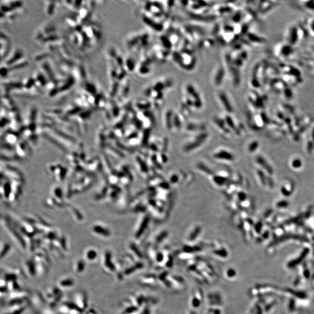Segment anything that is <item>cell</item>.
<instances>
[{
    "mask_svg": "<svg viewBox=\"0 0 314 314\" xmlns=\"http://www.w3.org/2000/svg\"><path fill=\"white\" fill-rule=\"evenodd\" d=\"M185 96L191 101L193 108L200 109L202 106V101L199 91L191 83H188L185 88Z\"/></svg>",
    "mask_w": 314,
    "mask_h": 314,
    "instance_id": "1",
    "label": "cell"
},
{
    "mask_svg": "<svg viewBox=\"0 0 314 314\" xmlns=\"http://www.w3.org/2000/svg\"><path fill=\"white\" fill-rule=\"evenodd\" d=\"M217 99L221 107L228 113H232L233 107L228 96L224 91H219L217 94Z\"/></svg>",
    "mask_w": 314,
    "mask_h": 314,
    "instance_id": "2",
    "label": "cell"
},
{
    "mask_svg": "<svg viewBox=\"0 0 314 314\" xmlns=\"http://www.w3.org/2000/svg\"><path fill=\"white\" fill-rule=\"evenodd\" d=\"M226 71L223 65H219L215 69L213 76V83L215 86L219 87L222 85Z\"/></svg>",
    "mask_w": 314,
    "mask_h": 314,
    "instance_id": "3",
    "label": "cell"
},
{
    "mask_svg": "<svg viewBox=\"0 0 314 314\" xmlns=\"http://www.w3.org/2000/svg\"><path fill=\"white\" fill-rule=\"evenodd\" d=\"M3 169L4 172L3 174L8 177L11 178L13 180L18 181L20 182L22 180V176L19 174V172L17 171L16 169L13 168L11 166H5Z\"/></svg>",
    "mask_w": 314,
    "mask_h": 314,
    "instance_id": "4",
    "label": "cell"
},
{
    "mask_svg": "<svg viewBox=\"0 0 314 314\" xmlns=\"http://www.w3.org/2000/svg\"><path fill=\"white\" fill-rule=\"evenodd\" d=\"M207 137V135L205 133H202L200 135H199V136L196 138V141L189 144L185 147V150L187 151H191L193 150L194 149L200 146L202 144V143H203L204 140L206 139Z\"/></svg>",
    "mask_w": 314,
    "mask_h": 314,
    "instance_id": "5",
    "label": "cell"
},
{
    "mask_svg": "<svg viewBox=\"0 0 314 314\" xmlns=\"http://www.w3.org/2000/svg\"><path fill=\"white\" fill-rule=\"evenodd\" d=\"M173 116H174V112L169 109H168L166 110L164 114V118H165V123L166 126L168 129H171L173 126Z\"/></svg>",
    "mask_w": 314,
    "mask_h": 314,
    "instance_id": "6",
    "label": "cell"
},
{
    "mask_svg": "<svg viewBox=\"0 0 314 314\" xmlns=\"http://www.w3.org/2000/svg\"><path fill=\"white\" fill-rule=\"evenodd\" d=\"M5 141L7 143V144L9 146H13V145H16V143L18 140V136L16 135V133L13 132H10L7 133L5 136Z\"/></svg>",
    "mask_w": 314,
    "mask_h": 314,
    "instance_id": "7",
    "label": "cell"
},
{
    "mask_svg": "<svg viewBox=\"0 0 314 314\" xmlns=\"http://www.w3.org/2000/svg\"><path fill=\"white\" fill-rule=\"evenodd\" d=\"M215 157L218 159L227 161H232L233 160V156L230 153L225 151H219L215 155Z\"/></svg>",
    "mask_w": 314,
    "mask_h": 314,
    "instance_id": "8",
    "label": "cell"
},
{
    "mask_svg": "<svg viewBox=\"0 0 314 314\" xmlns=\"http://www.w3.org/2000/svg\"><path fill=\"white\" fill-rule=\"evenodd\" d=\"M257 161L258 163H260V165L261 166L264 167V169H266L268 172H269V174H272L273 173V171L272 170V168H271V166L268 163H266V162L265 161V160L263 157H258L257 158Z\"/></svg>",
    "mask_w": 314,
    "mask_h": 314,
    "instance_id": "9",
    "label": "cell"
},
{
    "mask_svg": "<svg viewBox=\"0 0 314 314\" xmlns=\"http://www.w3.org/2000/svg\"><path fill=\"white\" fill-rule=\"evenodd\" d=\"M298 40V31L296 27H293L290 32V43L291 44H295Z\"/></svg>",
    "mask_w": 314,
    "mask_h": 314,
    "instance_id": "10",
    "label": "cell"
},
{
    "mask_svg": "<svg viewBox=\"0 0 314 314\" xmlns=\"http://www.w3.org/2000/svg\"><path fill=\"white\" fill-rule=\"evenodd\" d=\"M248 37H249V39L250 41H252V43H264L265 42V39H264V38H261L257 35H255L254 34H251V33H249L248 35Z\"/></svg>",
    "mask_w": 314,
    "mask_h": 314,
    "instance_id": "11",
    "label": "cell"
},
{
    "mask_svg": "<svg viewBox=\"0 0 314 314\" xmlns=\"http://www.w3.org/2000/svg\"><path fill=\"white\" fill-rule=\"evenodd\" d=\"M293 49L291 46H284L281 49V54L285 57H288L290 54H291Z\"/></svg>",
    "mask_w": 314,
    "mask_h": 314,
    "instance_id": "12",
    "label": "cell"
},
{
    "mask_svg": "<svg viewBox=\"0 0 314 314\" xmlns=\"http://www.w3.org/2000/svg\"><path fill=\"white\" fill-rule=\"evenodd\" d=\"M22 57V52H18L17 53H16L15 54V55L13 56V58H11L9 62L8 63V64L10 65V64H12L13 63H15L16 61H17L18 60H19Z\"/></svg>",
    "mask_w": 314,
    "mask_h": 314,
    "instance_id": "13",
    "label": "cell"
},
{
    "mask_svg": "<svg viewBox=\"0 0 314 314\" xmlns=\"http://www.w3.org/2000/svg\"><path fill=\"white\" fill-rule=\"evenodd\" d=\"M200 227H196V229L194 230V231L193 232V233L190 236V239L191 240H194L196 238V236L199 234V233L200 232Z\"/></svg>",
    "mask_w": 314,
    "mask_h": 314,
    "instance_id": "14",
    "label": "cell"
},
{
    "mask_svg": "<svg viewBox=\"0 0 314 314\" xmlns=\"http://www.w3.org/2000/svg\"><path fill=\"white\" fill-rule=\"evenodd\" d=\"M258 147V144L257 142L256 141H254V142H252V143L250 144L249 147V150L250 151V152H253V151H255V150L257 149V147Z\"/></svg>",
    "mask_w": 314,
    "mask_h": 314,
    "instance_id": "15",
    "label": "cell"
},
{
    "mask_svg": "<svg viewBox=\"0 0 314 314\" xmlns=\"http://www.w3.org/2000/svg\"><path fill=\"white\" fill-rule=\"evenodd\" d=\"M225 179L224 178H222L221 177H215V178L214 179V181L216 183L218 184V185H223L224 183H225Z\"/></svg>",
    "mask_w": 314,
    "mask_h": 314,
    "instance_id": "16",
    "label": "cell"
},
{
    "mask_svg": "<svg viewBox=\"0 0 314 314\" xmlns=\"http://www.w3.org/2000/svg\"><path fill=\"white\" fill-rule=\"evenodd\" d=\"M301 161L299 160H294L293 161V163H292V165L293 167H294L295 168H299L300 166H301Z\"/></svg>",
    "mask_w": 314,
    "mask_h": 314,
    "instance_id": "17",
    "label": "cell"
},
{
    "mask_svg": "<svg viewBox=\"0 0 314 314\" xmlns=\"http://www.w3.org/2000/svg\"><path fill=\"white\" fill-rule=\"evenodd\" d=\"M305 7L310 10L314 11V1H307L305 4Z\"/></svg>",
    "mask_w": 314,
    "mask_h": 314,
    "instance_id": "18",
    "label": "cell"
},
{
    "mask_svg": "<svg viewBox=\"0 0 314 314\" xmlns=\"http://www.w3.org/2000/svg\"><path fill=\"white\" fill-rule=\"evenodd\" d=\"M8 70L5 68H2L0 69V75L2 76H5L8 74Z\"/></svg>",
    "mask_w": 314,
    "mask_h": 314,
    "instance_id": "19",
    "label": "cell"
},
{
    "mask_svg": "<svg viewBox=\"0 0 314 314\" xmlns=\"http://www.w3.org/2000/svg\"><path fill=\"white\" fill-rule=\"evenodd\" d=\"M8 122H9V121L7 119H6V118L2 119L0 121V127H2L5 126L7 124H8Z\"/></svg>",
    "mask_w": 314,
    "mask_h": 314,
    "instance_id": "20",
    "label": "cell"
},
{
    "mask_svg": "<svg viewBox=\"0 0 314 314\" xmlns=\"http://www.w3.org/2000/svg\"><path fill=\"white\" fill-rule=\"evenodd\" d=\"M288 205V202L287 201H280L277 203V206L278 207H286Z\"/></svg>",
    "mask_w": 314,
    "mask_h": 314,
    "instance_id": "21",
    "label": "cell"
},
{
    "mask_svg": "<svg viewBox=\"0 0 314 314\" xmlns=\"http://www.w3.org/2000/svg\"><path fill=\"white\" fill-rule=\"evenodd\" d=\"M285 94V96L286 97H289V99H291V97H292V92H291V90H286V93Z\"/></svg>",
    "mask_w": 314,
    "mask_h": 314,
    "instance_id": "22",
    "label": "cell"
},
{
    "mask_svg": "<svg viewBox=\"0 0 314 314\" xmlns=\"http://www.w3.org/2000/svg\"><path fill=\"white\" fill-rule=\"evenodd\" d=\"M1 9H2V11L4 12H9L11 10V9L10 7H6V6H2L1 7Z\"/></svg>",
    "mask_w": 314,
    "mask_h": 314,
    "instance_id": "23",
    "label": "cell"
},
{
    "mask_svg": "<svg viewBox=\"0 0 314 314\" xmlns=\"http://www.w3.org/2000/svg\"><path fill=\"white\" fill-rule=\"evenodd\" d=\"M258 174H259V175H260V176H261V181H262V183H264V184H265V178L264 177L265 176H264V174H263L261 173V171H259V173H258Z\"/></svg>",
    "mask_w": 314,
    "mask_h": 314,
    "instance_id": "24",
    "label": "cell"
},
{
    "mask_svg": "<svg viewBox=\"0 0 314 314\" xmlns=\"http://www.w3.org/2000/svg\"><path fill=\"white\" fill-rule=\"evenodd\" d=\"M177 177L176 176H172V177L171 178V180H172V183H175L177 181Z\"/></svg>",
    "mask_w": 314,
    "mask_h": 314,
    "instance_id": "25",
    "label": "cell"
},
{
    "mask_svg": "<svg viewBox=\"0 0 314 314\" xmlns=\"http://www.w3.org/2000/svg\"><path fill=\"white\" fill-rule=\"evenodd\" d=\"M13 7H19V6H21V3L19 2H14L13 4H12Z\"/></svg>",
    "mask_w": 314,
    "mask_h": 314,
    "instance_id": "26",
    "label": "cell"
},
{
    "mask_svg": "<svg viewBox=\"0 0 314 314\" xmlns=\"http://www.w3.org/2000/svg\"><path fill=\"white\" fill-rule=\"evenodd\" d=\"M311 29H312V30L313 31V32H314V21H313L312 22V23H311Z\"/></svg>",
    "mask_w": 314,
    "mask_h": 314,
    "instance_id": "27",
    "label": "cell"
}]
</instances>
